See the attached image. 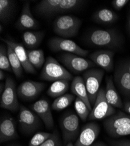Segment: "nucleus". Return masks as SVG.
Instances as JSON below:
<instances>
[{
    "label": "nucleus",
    "mask_w": 130,
    "mask_h": 146,
    "mask_svg": "<svg viewBox=\"0 0 130 146\" xmlns=\"http://www.w3.org/2000/svg\"><path fill=\"white\" fill-rule=\"evenodd\" d=\"M86 1L82 0H42L34 8L35 13L45 18H50L79 9Z\"/></svg>",
    "instance_id": "obj_1"
},
{
    "label": "nucleus",
    "mask_w": 130,
    "mask_h": 146,
    "mask_svg": "<svg viewBox=\"0 0 130 146\" xmlns=\"http://www.w3.org/2000/svg\"><path fill=\"white\" fill-rule=\"evenodd\" d=\"M86 42L92 46L117 50L123 44L121 35L114 29H96L89 32L86 36Z\"/></svg>",
    "instance_id": "obj_2"
},
{
    "label": "nucleus",
    "mask_w": 130,
    "mask_h": 146,
    "mask_svg": "<svg viewBox=\"0 0 130 146\" xmlns=\"http://www.w3.org/2000/svg\"><path fill=\"white\" fill-rule=\"evenodd\" d=\"M82 21L77 17L64 15L58 17L53 22V30L63 38L74 37L78 33Z\"/></svg>",
    "instance_id": "obj_3"
},
{
    "label": "nucleus",
    "mask_w": 130,
    "mask_h": 146,
    "mask_svg": "<svg viewBox=\"0 0 130 146\" xmlns=\"http://www.w3.org/2000/svg\"><path fill=\"white\" fill-rule=\"evenodd\" d=\"M40 77L42 80L54 82L60 80H73V75L51 56L47 57Z\"/></svg>",
    "instance_id": "obj_4"
},
{
    "label": "nucleus",
    "mask_w": 130,
    "mask_h": 146,
    "mask_svg": "<svg viewBox=\"0 0 130 146\" xmlns=\"http://www.w3.org/2000/svg\"><path fill=\"white\" fill-rule=\"evenodd\" d=\"M60 126L65 143L74 141L79 132V120L78 116L74 112L64 113L60 119Z\"/></svg>",
    "instance_id": "obj_5"
},
{
    "label": "nucleus",
    "mask_w": 130,
    "mask_h": 146,
    "mask_svg": "<svg viewBox=\"0 0 130 146\" xmlns=\"http://www.w3.org/2000/svg\"><path fill=\"white\" fill-rule=\"evenodd\" d=\"M104 74V72L98 68L88 70L83 74L88 98L92 106L95 103Z\"/></svg>",
    "instance_id": "obj_6"
},
{
    "label": "nucleus",
    "mask_w": 130,
    "mask_h": 146,
    "mask_svg": "<svg viewBox=\"0 0 130 146\" xmlns=\"http://www.w3.org/2000/svg\"><path fill=\"white\" fill-rule=\"evenodd\" d=\"M115 112L114 108L108 102L106 98L105 90L103 88L100 89L88 119L90 120H102L114 115Z\"/></svg>",
    "instance_id": "obj_7"
},
{
    "label": "nucleus",
    "mask_w": 130,
    "mask_h": 146,
    "mask_svg": "<svg viewBox=\"0 0 130 146\" xmlns=\"http://www.w3.org/2000/svg\"><path fill=\"white\" fill-rule=\"evenodd\" d=\"M15 81L12 77L8 76L5 83V88L1 97V107L14 112L19 111L20 104L18 102Z\"/></svg>",
    "instance_id": "obj_8"
},
{
    "label": "nucleus",
    "mask_w": 130,
    "mask_h": 146,
    "mask_svg": "<svg viewBox=\"0 0 130 146\" xmlns=\"http://www.w3.org/2000/svg\"><path fill=\"white\" fill-rule=\"evenodd\" d=\"M58 57L64 66L74 74H78L96 66L92 61L73 53H64Z\"/></svg>",
    "instance_id": "obj_9"
},
{
    "label": "nucleus",
    "mask_w": 130,
    "mask_h": 146,
    "mask_svg": "<svg viewBox=\"0 0 130 146\" xmlns=\"http://www.w3.org/2000/svg\"><path fill=\"white\" fill-rule=\"evenodd\" d=\"M18 120L21 131L26 135H30L42 126L40 118L22 105L20 106Z\"/></svg>",
    "instance_id": "obj_10"
},
{
    "label": "nucleus",
    "mask_w": 130,
    "mask_h": 146,
    "mask_svg": "<svg viewBox=\"0 0 130 146\" xmlns=\"http://www.w3.org/2000/svg\"><path fill=\"white\" fill-rule=\"evenodd\" d=\"M48 45L53 52L61 51L76 54L79 56L86 57L89 53L88 50L83 49L74 41L60 37H54L49 39Z\"/></svg>",
    "instance_id": "obj_11"
},
{
    "label": "nucleus",
    "mask_w": 130,
    "mask_h": 146,
    "mask_svg": "<svg viewBox=\"0 0 130 146\" xmlns=\"http://www.w3.org/2000/svg\"><path fill=\"white\" fill-rule=\"evenodd\" d=\"M46 84L43 82L34 81H25L21 83L18 89L19 98L25 101H31L36 99L44 90Z\"/></svg>",
    "instance_id": "obj_12"
},
{
    "label": "nucleus",
    "mask_w": 130,
    "mask_h": 146,
    "mask_svg": "<svg viewBox=\"0 0 130 146\" xmlns=\"http://www.w3.org/2000/svg\"><path fill=\"white\" fill-rule=\"evenodd\" d=\"M100 128L94 121L85 125L81 129L74 146H91L98 138Z\"/></svg>",
    "instance_id": "obj_13"
},
{
    "label": "nucleus",
    "mask_w": 130,
    "mask_h": 146,
    "mask_svg": "<svg viewBox=\"0 0 130 146\" xmlns=\"http://www.w3.org/2000/svg\"><path fill=\"white\" fill-rule=\"evenodd\" d=\"M32 111L36 113L43 123L47 129L54 127V120L51 109L49 102L44 99L40 100L30 106Z\"/></svg>",
    "instance_id": "obj_14"
},
{
    "label": "nucleus",
    "mask_w": 130,
    "mask_h": 146,
    "mask_svg": "<svg viewBox=\"0 0 130 146\" xmlns=\"http://www.w3.org/2000/svg\"><path fill=\"white\" fill-rule=\"evenodd\" d=\"M114 81L121 94L130 100V74L124 64L116 68L114 72Z\"/></svg>",
    "instance_id": "obj_15"
},
{
    "label": "nucleus",
    "mask_w": 130,
    "mask_h": 146,
    "mask_svg": "<svg viewBox=\"0 0 130 146\" xmlns=\"http://www.w3.org/2000/svg\"><path fill=\"white\" fill-rule=\"evenodd\" d=\"M115 53L110 50H100L89 55L91 61L109 72L114 70L113 58Z\"/></svg>",
    "instance_id": "obj_16"
},
{
    "label": "nucleus",
    "mask_w": 130,
    "mask_h": 146,
    "mask_svg": "<svg viewBox=\"0 0 130 146\" xmlns=\"http://www.w3.org/2000/svg\"><path fill=\"white\" fill-rule=\"evenodd\" d=\"M1 40L7 44L11 46L17 55L20 62L26 72L29 74H36V71L35 68L32 65L29 60L27 50H26L23 44L16 43L14 41L10 40L7 39L1 38Z\"/></svg>",
    "instance_id": "obj_17"
},
{
    "label": "nucleus",
    "mask_w": 130,
    "mask_h": 146,
    "mask_svg": "<svg viewBox=\"0 0 130 146\" xmlns=\"http://www.w3.org/2000/svg\"><path fill=\"white\" fill-rule=\"evenodd\" d=\"M17 29L22 31L36 29L39 28V23L33 17L30 9V3L26 2L23 5L20 15L15 23Z\"/></svg>",
    "instance_id": "obj_18"
},
{
    "label": "nucleus",
    "mask_w": 130,
    "mask_h": 146,
    "mask_svg": "<svg viewBox=\"0 0 130 146\" xmlns=\"http://www.w3.org/2000/svg\"><path fill=\"white\" fill-rule=\"evenodd\" d=\"M18 137L15 120L13 117L5 116L1 119L0 123V141L5 143Z\"/></svg>",
    "instance_id": "obj_19"
},
{
    "label": "nucleus",
    "mask_w": 130,
    "mask_h": 146,
    "mask_svg": "<svg viewBox=\"0 0 130 146\" xmlns=\"http://www.w3.org/2000/svg\"><path fill=\"white\" fill-rule=\"evenodd\" d=\"M71 91L74 95L77 96V97L80 98L86 104L90 111H92V107L88 98L87 90L83 78L81 76H76L73 78L71 85Z\"/></svg>",
    "instance_id": "obj_20"
},
{
    "label": "nucleus",
    "mask_w": 130,
    "mask_h": 146,
    "mask_svg": "<svg viewBox=\"0 0 130 146\" xmlns=\"http://www.w3.org/2000/svg\"><path fill=\"white\" fill-rule=\"evenodd\" d=\"M129 123H130V115L120 112L106 118L104 121L103 125L106 132L109 133L114 129Z\"/></svg>",
    "instance_id": "obj_21"
},
{
    "label": "nucleus",
    "mask_w": 130,
    "mask_h": 146,
    "mask_svg": "<svg viewBox=\"0 0 130 146\" xmlns=\"http://www.w3.org/2000/svg\"><path fill=\"white\" fill-rule=\"evenodd\" d=\"M105 93L106 99L113 107L121 109L123 108L122 100L115 89L112 76H108L106 78Z\"/></svg>",
    "instance_id": "obj_22"
},
{
    "label": "nucleus",
    "mask_w": 130,
    "mask_h": 146,
    "mask_svg": "<svg viewBox=\"0 0 130 146\" xmlns=\"http://www.w3.org/2000/svg\"><path fill=\"white\" fill-rule=\"evenodd\" d=\"M45 33L43 31H26L22 34L23 44L28 50H34L42 43Z\"/></svg>",
    "instance_id": "obj_23"
},
{
    "label": "nucleus",
    "mask_w": 130,
    "mask_h": 146,
    "mask_svg": "<svg viewBox=\"0 0 130 146\" xmlns=\"http://www.w3.org/2000/svg\"><path fill=\"white\" fill-rule=\"evenodd\" d=\"M93 20L98 23L103 25H110L115 23L119 16L114 11L108 9L103 8L97 11L92 16Z\"/></svg>",
    "instance_id": "obj_24"
},
{
    "label": "nucleus",
    "mask_w": 130,
    "mask_h": 146,
    "mask_svg": "<svg viewBox=\"0 0 130 146\" xmlns=\"http://www.w3.org/2000/svg\"><path fill=\"white\" fill-rule=\"evenodd\" d=\"M15 5L16 1L12 0L0 1V21L2 23H7L13 18Z\"/></svg>",
    "instance_id": "obj_25"
},
{
    "label": "nucleus",
    "mask_w": 130,
    "mask_h": 146,
    "mask_svg": "<svg viewBox=\"0 0 130 146\" xmlns=\"http://www.w3.org/2000/svg\"><path fill=\"white\" fill-rule=\"evenodd\" d=\"M69 81L60 80L54 82L47 91V94L52 98H58L64 95L69 89Z\"/></svg>",
    "instance_id": "obj_26"
},
{
    "label": "nucleus",
    "mask_w": 130,
    "mask_h": 146,
    "mask_svg": "<svg viewBox=\"0 0 130 146\" xmlns=\"http://www.w3.org/2000/svg\"><path fill=\"white\" fill-rule=\"evenodd\" d=\"M7 50L10 64L14 74L17 78H20L23 74V67L13 48L7 45Z\"/></svg>",
    "instance_id": "obj_27"
},
{
    "label": "nucleus",
    "mask_w": 130,
    "mask_h": 146,
    "mask_svg": "<svg viewBox=\"0 0 130 146\" xmlns=\"http://www.w3.org/2000/svg\"><path fill=\"white\" fill-rule=\"evenodd\" d=\"M75 99V95L74 94H64L57 98L54 101L51 105V108L53 110L57 111H62L71 104Z\"/></svg>",
    "instance_id": "obj_28"
},
{
    "label": "nucleus",
    "mask_w": 130,
    "mask_h": 146,
    "mask_svg": "<svg viewBox=\"0 0 130 146\" xmlns=\"http://www.w3.org/2000/svg\"><path fill=\"white\" fill-rule=\"evenodd\" d=\"M30 63L36 69H40L45 63L44 52L42 49L27 50Z\"/></svg>",
    "instance_id": "obj_29"
},
{
    "label": "nucleus",
    "mask_w": 130,
    "mask_h": 146,
    "mask_svg": "<svg viewBox=\"0 0 130 146\" xmlns=\"http://www.w3.org/2000/svg\"><path fill=\"white\" fill-rule=\"evenodd\" d=\"M75 109L79 118L82 121H86L90 111L86 104L78 97H77L75 100Z\"/></svg>",
    "instance_id": "obj_30"
},
{
    "label": "nucleus",
    "mask_w": 130,
    "mask_h": 146,
    "mask_svg": "<svg viewBox=\"0 0 130 146\" xmlns=\"http://www.w3.org/2000/svg\"><path fill=\"white\" fill-rule=\"evenodd\" d=\"M0 69L8 72L13 71L8 56L7 47H5L3 44L0 46Z\"/></svg>",
    "instance_id": "obj_31"
},
{
    "label": "nucleus",
    "mask_w": 130,
    "mask_h": 146,
    "mask_svg": "<svg viewBox=\"0 0 130 146\" xmlns=\"http://www.w3.org/2000/svg\"><path fill=\"white\" fill-rule=\"evenodd\" d=\"M52 135V133L47 132H38L30 139L28 146H40Z\"/></svg>",
    "instance_id": "obj_32"
},
{
    "label": "nucleus",
    "mask_w": 130,
    "mask_h": 146,
    "mask_svg": "<svg viewBox=\"0 0 130 146\" xmlns=\"http://www.w3.org/2000/svg\"><path fill=\"white\" fill-rule=\"evenodd\" d=\"M108 134L113 138H119L121 137L130 135V123L114 129Z\"/></svg>",
    "instance_id": "obj_33"
},
{
    "label": "nucleus",
    "mask_w": 130,
    "mask_h": 146,
    "mask_svg": "<svg viewBox=\"0 0 130 146\" xmlns=\"http://www.w3.org/2000/svg\"><path fill=\"white\" fill-rule=\"evenodd\" d=\"M40 146H61V140L57 131L53 132L51 136Z\"/></svg>",
    "instance_id": "obj_34"
},
{
    "label": "nucleus",
    "mask_w": 130,
    "mask_h": 146,
    "mask_svg": "<svg viewBox=\"0 0 130 146\" xmlns=\"http://www.w3.org/2000/svg\"><path fill=\"white\" fill-rule=\"evenodd\" d=\"M129 2L128 0H114L112 4L113 8L117 11H120L124 8L127 4Z\"/></svg>",
    "instance_id": "obj_35"
},
{
    "label": "nucleus",
    "mask_w": 130,
    "mask_h": 146,
    "mask_svg": "<svg viewBox=\"0 0 130 146\" xmlns=\"http://www.w3.org/2000/svg\"><path fill=\"white\" fill-rule=\"evenodd\" d=\"M111 146H130V140H122L113 141L110 143Z\"/></svg>",
    "instance_id": "obj_36"
},
{
    "label": "nucleus",
    "mask_w": 130,
    "mask_h": 146,
    "mask_svg": "<svg viewBox=\"0 0 130 146\" xmlns=\"http://www.w3.org/2000/svg\"><path fill=\"white\" fill-rule=\"evenodd\" d=\"M125 112L128 113L129 115H130V101H125L123 104V108Z\"/></svg>",
    "instance_id": "obj_37"
},
{
    "label": "nucleus",
    "mask_w": 130,
    "mask_h": 146,
    "mask_svg": "<svg viewBox=\"0 0 130 146\" xmlns=\"http://www.w3.org/2000/svg\"><path fill=\"white\" fill-rule=\"evenodd\" d=\"M91 146H107V145L102 141H98L95 143H93Z\"/></svg>",
    "instance_id": "obj_38"
},
{
    "label": "nucleus",
    "mask_w": 130,
    "mask_h": 146,
    "mask_svg": "<svg viewBox=\"0 0 130 146\" xmlns=\"http://www.w3.org/2000/svg\"><path fill=\"white\" fill-rule=\"evenodd\" d=\"M5 74L4 72V71L1 70H0V80L3 81V80H4L5 78Z\"/></svg>",
    "instance_id": "obj_39"
},
{
    "label": "nucleus",
    "mask_w": 130,
    "mask_h": 146,
    "mask_svg": "<svg viewBox=\"0 0 130 146\" xmlns=\"http://www.w3.org/2000/svg\"><path fill=\"white\" fill-rule=\"evenodd\" d=\"M124 66L125 68L127 70V71L129 72V74H130V61H129V62L124 63Z\"/></svg>",
    "instance_id": "obj_40"
},
{
    "label": "nucleus",
    "mask_w": 130,
    "mask_h": 146,
    "mask_svg": "<svg viewBox=\"0 0 130 146\" xmlns=\"http://www.w3.org/2000/svg\"><path fill=\"white\" fill-rule=\"evenodd\" d=\"M4 88H5V84H4L3 83H1V84H0V92H1V95L4 90Z\"/></svg>",
    "instance_id": "obj_41"
},
{
    "label": "nucleus",
    "mask_w": 130,
    "mask_h": 146,
    "mask_svg": "<svg viewBox=\"0 0 130 146\" xmlns=\"http://www.w3.org/2000/svg\"><path fill=\"white\" fill-rule=\"evenodd\" d=\"M128 31H129V32L130 34V13H129V14L128 16Z\"/></svg>",
    "instance_id": "obj_42"
},
{
    "label": "nucleus",
    "mask_w": 130,
    "mask_h": 146,
    "mask_svg": "<svg viewBox=\"0 0 130 146\" xmlns=\"http://www.w3.org/2000/svg\"><path fill=\"white\" fill-rule=\"evenodd\" d=\"M65 146H74V145H73V144L72 142H69V143H68L67 144V145H66Z\"/></svg>",
    "instance_id": "obj_43"
},
{
    "label": "nucleus",
    "mask_w": 130,
    "mask_h": 146,
    "mask_svg": "<svg viewBox=\"0 0 130 146\" xmlns=\"http://www.w3.org/2000/svg\"><path fill=\"white\" fill-rule=\"evenodd\" d=\"M0 29H1V32H2V31H3V28H2V25L0 26Z\"/></svg>",
    "instance_id": "obj_44"
},
{
    "label": "nucleus",
    "mask_w": 130,
    "mask_h": 146,
    "mask_svg": "<svg viewBox=\"0 0 130 146\" xmlns=\"http://www.w3.org/2000/svg\"><path fill=\"white\" fill-rule=\"evenodd\" d=\"M11 146H20V145H15V144H14V145H11Z\"/></svg>",
    "instance_id": "obj_45"
}]
</instances>
